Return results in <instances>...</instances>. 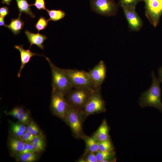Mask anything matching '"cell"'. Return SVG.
<instances>
[{
  "label": "cell",
  "mask_w": 162,
  "mask_h": 162,
  "mask_svg": "<svg viewBox=\"0 0 162 162\" xmlns=\"http://www.w3.org/2000/svg\"><path fill=\"white\" fill-rule=\"evenodd\" d=\"M25 34L26 35L28 41L30 44V48L32 45H35L37 46L41 50H43L44 46L43 43L47 39L46 37L44 35L38 33H34L31 32L26 30Z\"/></svg>",
  "instance_id": "cell-14"
},
{
  "label": "cell",
  "mask_w": 162,
  "mask_h": 162,
  "mask_svg": "<svg viewBox=\"0 0 162 162\" xmlns=\"http://www.w3.org/2000/svg\"><path fill=\"white\" fill-rule=\"evenodd\" d=\"M84 121L80 112L68 104L65 122L69 127L74 136L76 138L82 139L85 134L82 127Z\"/></svg>",
  "instance_id": "cell-6"
},
{
  "label": "cell",
  "mask_w": 162,
  "mask_h": 162,
  "mask_svg": "<svg viewBox=\"0 0 162 162\" xmlns=\"http://www.w3.org/2000/svg\"><path fill=\"white\" fill-rule=\"evenodd\" d=\"M122 8L128 22L130 30L135 32L139 31L143 25V22L136 12L135 9L128 8Z\"/></svg>",
  "instance_id": "cell-11"
},
{
  "label": "cell",
  "mask_w": 162,
  "mask_h": 162,
  "mask_svg": "<svg viewBox=\"0 0 162 162\" xmlns=\"http://www.w3.org/2000/svg\"><path fill=\"white\" fill-rule=\"evenodd\" d=\"M158 78L161 82H162V66L160 67L158 71Z\"/></svg>",
  "instance_id": "cell-34"
},
{
  "label": "cell",
  "mask_w": 162,
  "mask_h": 162,
  "mask_svg": "<svg viewBox=\"0 0 162 162\" xmlns=\"http://www.w3.org/2000/svg\"><path fill=\"white\" fill-rule=\"evenodd\" d=\"M101 88L95 89L80 111L83 120L88 116L104 112L106 111V103L101 92Z\"/></svg>",
  "instance_id": "cell-2"
},
{
  "label": "cell",
  "mask_w": 162,
  "mask_h": 162,
  "mask_svg": "<svg viewBox=\"0 0 162 162\" xmlns=\"http://www.w3.org/2000/svg\"><path fill=\"white\" fill-rule=\"evenodd\" d=\"M49 21L48 19L46 20L44 17L41 16L39 18L35 26V27L38 31V32L46 28Z\"/></svg>",
  "instance_id": "cell-26"
},
{
  "label": "cell",
  "mask_w": 162,
  "mask_h": 162,
  "mask_svg": "<svg viewBox=\"0 0 162 162\" xmlns=\"http://www.w3.org/2000/svg\"><path fill=\"white\" fill-rule=\"evenodd\" d=\"M32 142L36 143H44L43 137L38 135H37L34 138Z\"/></svg>",
  "instance_id": "cell-33"
},
{
  "label": "cell",
  "mask_w": 162,
  "mask_h": 162,
  "mask_svg": "<svg viewBox=\"0 0 162 162\" xmlns=\"http://www.w3.org/2000/svg\"><path fill=\"white\" fill-rule=\"evenodd\" d=\"M14 48L18 50L20 53L21 64L17 75L18 77H20L22 69L29 62L31 58L33 56L36 55L41 56L43 55L32 52L30 50V48L26 50L24 49L23 48V45H15L14 46Z\"/></svg>",
  "instance_id": "cell-12"
},
{
  "label": "cell",
  "mask_w": 162,
  "mask_h": 162,
  "mask_svg": "<svg viewBox=\"0 0 162 162\" xmlns=\"http://www.w3.org/2000/svg\"><path fill=\"white\" fill-rule=\"evenodd\" d=\"M98 162H110L116 161L114 150L110 151H98L95 153Z\"/></svg>",
  "instance_id": "cell-17"
},
{
  "label": "cell",
  "mask_w": 162,
  "mask_h": 162,
  "mask_svg": "<svg viewBox=\"0 0 162 162\" xmlns=\"http://www.w3.org/2000/svg\"><path fill=\"white\" fill-rule=\"evenodd\" d=\"M151 77V85L148 89L142 93L139 99V104L141 107H154L162 113L161 82L153 71L152 72Z\"/></svg>",
  "instance_id": "cell-1"
},
{
  "label": "cell",
  "mask_w": 162,
  "mask_h": 162,
  "mask_svg": "<svg viewBox=\"0 0 162 162\" xmlns=\"http://www.w3.org/2000/svg\"><path fill=\"white\" fill-rule=\"evenodd\" d=\"M50 17L49 21H56L63 18L65 16V13L63 10L58 9L46 10Z\"/></svg>",
  "instance_id": "cell-21"
},
{
  "label": "cell",
  "mask_w": 162,
  "mask_h": 162,
  "mask_svg": "<svg viewBox=\"0 0 162 162\" xmlns=\"http://www.w3.org/2000/svg\"><path fill=\"white\" fill-rule=\"evenodd\" d=\"M110 127L105 119L92 136L99 141L105 140L110 138Z\"/></svg>",
  "instance_id": "cell-13"
},
{
  "label": "cell",
  "mask_w": 162,
  "mask_h": 162,
  "mask_svg": "<svg viewBox=\"0 0 162 162\" xmlns=\"http://www.w3.org/2000/svg\"><path fill=\"white\" fill-rule=\"evenodd\" d=\"M19 160L22 162H33L38 158L35 153L28 152L22 154L17 157Z\"/></svg>",
  "instance_id": "cell-24"
},
{
  "label": "cell",
  "mask_w": 162,
  "mask_h": 162,
  "mask_svg": "<svg viewBox=\"0 0 162 162\" xmlns=\"http://www.w3.org/2000/svg\"><path fill=\"white\" fill-rule=\"evenodd\" d=\"M36 136L32 134L26 130L19 138L24 142H32Z\"/></svg>",
  "instance_id": "cell-29"
},
{
  "label": "cell",
  "mask_w": 162,
  "mask_h": 162,
  "mask_svg": "<svg viewBox=\"0 0 162 162\" xmlns=\"http://www.w3.org/2000/svg\"><path fill=\"white\" fill-rule=\"evenodd\" d=\"M12 0H2V2L3 4H5L8 5H9Z\"/></svg>",
  "instance_id": "cell-36"
},
{
  "label": "cell",
  "mask_w": 162,
  "mask_h": 162,
  "mask_svg": "<svg viewBox=\"0 0 162 162\" xmlns=\"http://www.w3.org/2000/svg\"><path fill=\"white\" fill-rule=\"evenodd\" d=\"M9 13V9L7 6H4L0 8V16L4 18Z\"/></svg>",
  "instance_id": "cell-32"
},
{
  "label": "cell",
  "mask_w": 162,
  "mask_h": 162,
  "mask_svg": "<svg viewBox=\"0 0 162 162\" xmlns=\"http://www.w3.org/2000/svg\"><path fill=\"white\" fill-rule=\"evenodd\" d=\"M32 143L37 152H41L44 150V143H36L32 142Z\"/></svg>",
  "instance_id": "cell-31"
},
{
  "label": "cell",
  "mask_w": 162,
  "mask_h": 162,
  "mask_svg": "<svg viewBox=\"0 0 162 162\" xmlns=\"http://www.w3.org/2000/svg\"><path fill=\"white\" fill-rule=\"evenodd\" d=\"M106 70L104 62L101 60L88 72L95 89L101 88L106 77Z\"/></svg>",
  "instance_id": "cell-10"
},
{
  "label": "cell",
  "mask_w": 162,
  "mask_h": 162,
  "mask_svg": "<svg viewBox=\"0 0 162 162\" xmlns=\"http://www.w3.org/2000/svg\"><path fill=\"white\" fill-rule=\"evenodd\" d=\"M26 130L34 135H38L40 131V129L38 125L32 121L28 123Z\"/></svg>",
  "instance_id": "cell-27"
},
{
  "label": "cell",
  "mask_w": 162,
  "mask_h": 162,
  "mask_svg": "<svg viewBox=\"0 0 162 162\" xmlns=\"http://www.w3.org/2000/svg\"><path fill=\"white\" fill-rule=\"evenodd\" d=\"M77 161L80 162H98L95 153L86 151Z\"/></svg>",
  "instance_id": "cell-23"
},
{
  "label": "cell",
  "mask_w": 162,
  "mask_h": 162,
  "mask_svg": "<svg viewBox=\"0 0 162 162\" xmlns=\"http://www.w3.org/2000/svg\"><path fill=\"white\" fill-rule=\"evenodd\" d=\"M91 10L105 16H116L118 6L114 0H90Z\"/></svg>",
  "instance_id": "cell-8"
},
{
  "label": "cell",
  "mask_w": 162,
  "mask_h": 162,
  "mask_svg": "<svg viewBox=\"0 0 162 162\" xmlns=\"http://www.w3.org/2000/svg\"><path fill=\"white\" fill-rule=\"evenodd\" d=\"M11 128L15 136L19 138L22 136L27 130L26 126L21 123H11Z\"/></svg>",
  "instance_id": "cell-20"
},
{
  "label": "cell",
  "mask_w": 162,
  "mask_h": 162,
  "mask_svg": "<svg viewBox=\"0 0 162 162\" xmlns=\"http://www.w3.org/2000/svg\"><path fill=\"white\" fill-rule=\"evenodd\" d=\"M21 14V13H20L18 17L17 18L12 19L10 23L6 26L15 35L20 33L24 25V22L20 18Z\"/></svg>",
  "instance_id": "cell-18"
},
{
  "label": "cell",
  "mask_w": 162,
  "mask_h": 162,
  "mask_svg": "<svg viewBox=\"0 0 162 162\" xmlns=\"http://www.w3.org/2000/svg\"><path fill=\"white\" fill-rule=\"evenodd\" d=\"M99 151H110L114 150V147L110 138L99 142Z\"/></svg>",
  "instance_id": "cell-22"
},
{
  "label": "cell",
  "mask_w": 162,
  "mask_h": 162,
  "mask_svg": "<svg viewBox=\"0 0 162 162\" xmlns=\"http://www.w3.org/2000/svg\"><path fill=\"white\" fill-rule=\"evenodd\" d=\"M46 59L51 68L52 87L65 95L73 88L62 69L56 66L48 57Z\"/></svg>",
  "instance_id": "cell-3"
},
{
  "label": "cell",
  "mask_w": 162,
  "mask_h": 162,
  "mask_svg": "<svg viewBox=\"0 0 162 162\" xmlns=\"http://www.w3.org/2000/svg\"><path fill=\"white\" fill-rule=\"evenodd\" d=\"M31 5L35 6L38 10H46L44 0H35L34 3Z\"/></svg>",
  "instance_id": "cell-30"
},
{
  "label": "cell",
  "mask_w": 162,
  "mask_h": 162,
  "mask_svg": "<svg viewBox=\"0 0 162 162\" xmlns=\"http://www.w3.org/2000/svg\"><path fill=\"white\" fill-rule=\"evenodd\" d=\"M73 88L95 89L88 72L76 69H62Z\"/></svg>",
  "instance_id": "cell-5"
},
{
  "label": "cell",
  "mask_w": 162,
  "mask_h": 162,
  "mask_svg": "<svg viewBox=\"0 0 162 162\" xmlns=\"http://www.w3.org/2000/svg\"><path fill=\"white\" fill-rule=\"evenodd\" d=\"M68 106L64 95L52 88L50 110L52 114L65 122Z\"/></svg>",
  "instance_id": "cell-7"
},
{
  "label": "cell",
  "mask_w": 162,
  "mask_h": 162,
  "mask_svg": "<svg viewBox=\"0 0 162 162\" xmlns=\"http://www.w3.org/2000/svg\"><path fill=\"white\" fill-rule=\"evenodd\" d=\"M17 6L20 13H24L28 15L31 17H35L34 14L32 12L31 10V4H28L27 0H16Z\"/></svg>",
  "instance_id": "cell-19"
},
{
  "label": "cell",
  "mask_w": 162,
  "mask_h": 162,
  "mask_svg": "<svg viewBox=\"0 0 162 162\" xmlns=\"http://www.w3.org/2000/svg\"><path fill=\"white\" fill-rule=\"evenodd\" d=\"M25 110L21 107H16L14 108L10 111L7 113L8 114L13 116L15 118L18 119L20 116Z\"/></svg>",
  "instance_id": "cell-28"
},
{
  "label": "cell",
  "mask_w": 162,
  "mask_h": 162,
  "mask_svg": "<svg viewBox=\"0 0 162 162\" xmlns=\"http://www.w3.org/2000/svg\"><path fill=\"white\" fill-rule=\"evenodd\" d=\"M8 144L12 154L17 156L22 150L25 142L19 138L15 136L10 139Z\"/></svg>",
  "instance_id": "cell-15"
},
{
  "label": "cell",
  "mask_w": 162,
  "mask_h": 162,
  "mask_svg": "<svg viewBox=\"0 0 162 162\" xmlns=\"http://www.w3.org/2000/svg\"><path fill=\"white\" fill-rule=\"evenodd\" d=\"M145 4V14L150 23L156 27L162 16V0H143Z\"/></svg>",
  "instance_id": "cell-9"
},
{
  "label": "cell",
  "mask_w": 162,
  "mask_h": 162,
  "mask_svg": "<svg viewBox=\"0 0 162 162\" xmlns=\"http://www.w3.org/2000/svg\"><path fill=\"white\" fill-rule=\"evenodd\" d=\"M143 0H119L118 4L122 8L135 9L137 4Z\"/></svg>",
  "instance_id": "cell-25"
},
{
  "label": "cell",
  "mask_w": 162,
  "mask_h": 162,
  "mask_svg": "<svg viewBox=\"0 0 162 162\" xmlns=\"http://www.w3.org/2000/svg\"><path fill=\"white\" fill-rule=\"evenodd\" d=\"M7 25L5 24V22L4 20V18L0 16V26H5L6 27Z\"/></svg>",
  "instance_id": "cell-35"
},
{
  "label": "cell",
  "mask_w": 162,
  "mask_h": 162,
  "mask_svg": "<svg viewBox=\"0 0 162 162\" xmlns=\"http://www.w3.org/2000/svg\"><path fill=\"white\" fill-rule=\"evenodd\" d=\"M82 139L84 140L86 148L85 151L96 153L99 151V141L94 137L89 136L85 134Z\"/></svg>",
  "instance_id": "cell-16"
},
{
  "label": "cell",
  "mask_w": 162,
  "mask_h": 162,
  "mask_svg": "<svg viewBox=\"0 0 162 162\" xmlns=\"http://www.w3.org/2000/svg\"><path fill=\"white\" fill-rule=\"evenodd\" d=\"M94 90L87 88H73L64 96L69 105L80 112Z\"/></svg>",
  "instance_id": "cell-4"
}]
</instances>
